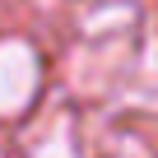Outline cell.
Wrapping results in <instances>:
<instances>
[{
	"mask_svg": "<svg viewBox=\"0 0 158 158\" xmlns=\"http://www.w3.org/2000/svg\"><path fill=\"white\" fill-rule=\"evenodd\" d=\"M28 158H79V149H74V139H70V121L56 116L47 130H37L33 144H28Z\"/></svg>",
	"mask_w": 158,
	"mask_h": 158,
	"instance_id": "obj_2",
	"label": "cell"
},
{
	"mask_svg": "<svg viewBox=\"0 0 158 158\" xmlns=\"http://www.w3.org/2000/svg\"><path fill=\"white\" fill-rule=\"evenodd\" d=\"M37 84H42V65H37V51L19 37L0 42V116H19L33 107L37 98Z\"/></svg>",
	"mask_w": 158,
	"mask_h": 158,
	"instance_id": "obj_1",
	"label": "cell"
}]
</instances>
